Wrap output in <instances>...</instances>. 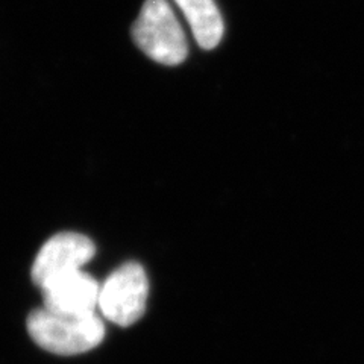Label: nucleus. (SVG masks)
<instances>
[{"label": "nucleus", "instance_id": "obj_2", "mask_svg": "<svg viewBox=\"0 0 364 364\" xmlns=\"http://www.w3.org/2000/svg\"><path fill=\"white\" fill-rule=\"evenodd\" d=\"M132 38L159 64L178 65L188 55L186 33L167 0H146L132 26Z\"/></svg>", "mask_w": 364, "mask_h": 364}, {"label": "nucleus", "instance_id": "obj_3", "mask_svg": "<svg viewBox=\"0 0 364 364\" xmlns=\"http://www.w3.org/2000/svg\"><path fill=\"white\" fill-rule=\"evenodd\" d=\"M149 282L141 264L124 263L114 270L100 286L99 310L119 326H131L146 311Z\"/></svg>", "mask_w": 364, "mask_h": 364}, {"label": "nucleus", "instance_id": "obj_5", "mask_svg": "<svg viewBox=\"0 0 364 364\" xmlns=\"http://www.w3.org/2000/svg\"><path fill=\"white\" fill-rule=\"evenodd\" d=\"M43 306L56 314H91L99 304L100 284L82 270L67 273L41 289Z\"/></svg>", "mask_w": 364, "mask_h": 364}, {"label": "nucleus", "instance_id": "obj_1", "mask_svg": "<svg viewBox=\"0 0 364 364\" xmlns=\"http://www.w3.org/2000/svg\"><path fill=\"white\" fill-rule=\"evenodd\" d=\"M26 328L33 343L63 357L84 354L99 346L105 337V325L96 313L56 314L44 306L29 313Z\"/></svg>", "mask_w": 364, "mask_h": 364}, {"label": "nucleus", "instance_id": "obj_4", "mask_svg": "<svg viewBox=\"0 0 364 364\" xmlns=\"http://www.w3.org/2000/svg\"><path fill=\"white\" fill-rule=\"evenodd\" d=\"M95 254L96 246L87 235L79 232L55 234L38 250L31 269V278L41 289L67 273L81 270Z\"/></svg>", "mask_w": 364, "mask_h": 364}, {"label": "nucleus", "instance_id": "obj_6", "mask_svg": "<svg viewBox=\"0 0 364 364\" xmlns=\"http://www.w3.org/2000/svg\"><path fill=\"white\" fill-rule=\"evenodd\" d=\"M186 16L198 44L211 50L222 41L225 25L214 0H175Z\"/></svg>", "mask_w": 364, "mask_h": 364}]
</instances>
